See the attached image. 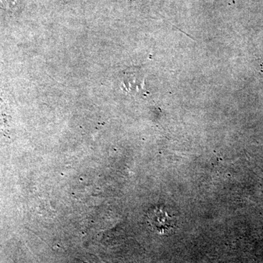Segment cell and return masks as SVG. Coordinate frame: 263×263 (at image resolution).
<instances>
[{
	"mask_svg": "<svg viewBox=\"0 0 263 263\" xmlns=\"http://www.w3.org/2000/svg\"><path fill=\"white\" fill-rule=\"evenodd\" d=\"M148 224L159 233L169 231L174 228L175 222L167 212L157 209L149 213L148 216Z\"/></svg>",
	"mask_w": 263,
	"mask_h": 263,
	"instance_id": "cell-1",
	"label": "cell"
}]
</instances>
